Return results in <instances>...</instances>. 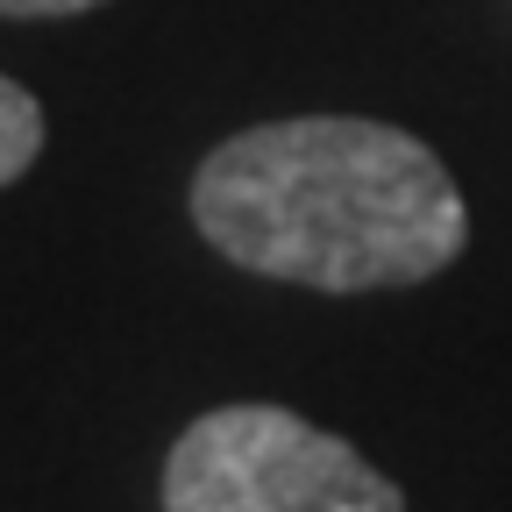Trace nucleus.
<instances>
[{
    "label": "nucleus",
    "mask_w": 512,
    "mask_h": 512,
    "mask_svg": "<svg viewBox=\"0 0 512 512\" xmlns=\"http://www.w3.org/2000/svg\"><path fill=\"white\" fill-rule=\"evenodd\" d=\"M86 8H107V0H0L8 22H50V15H86Z\"/></svg>",
    "instance_id": "20e7f679"
},
{
    "label": "nucleus",
    "mask_w": 512,
    "mask_h": 512,
    "mask_svg": "<svg viewBox=\"0 0 512 512\" xmlns=\"http://www.w3.org/2000/svg\"><path fill=\"white\" fill-rule=\"evenodd\" d=\"M36 157H43V107L29 86L0 72V185H15Z\"/></svg>",
    "instance_id": "7ed1b4c3"
},
{
    "label": "nucleus",
    "mask_w": 512,
    "mask_h": 512,
    "mask_svg": "<svg viewBox=\"0 0 512 512\" xmlns=\"http://www.w3.org/2000/svg\"><path fill=\"white\" fill-rule=\"evenodd\" d=\"M164 512H406L370 456L292 406H214L164 456Z\"/></svg>",
    "instance_id": "f03ea898"
},
{
    "label": "nucleus",
    "mask_w": 512,
    "mask_h": 512,
    "mask_svg": "<svg viewBox=\"0 0 512 512\" xmlns=\"http://www.w3.org/2000/svg\"><path fill=\"white\" fill-rule=\"evenodd\" d=\"M192 221L228 264L313 292L420 285L470 242L448 164L363 114H292L214 143L192 171Z\"/></svg>",
    "instance_id": "f257e3e1"
}]
</instances>
